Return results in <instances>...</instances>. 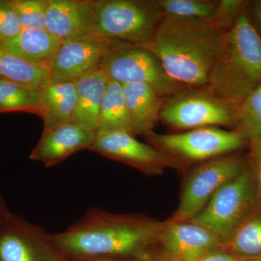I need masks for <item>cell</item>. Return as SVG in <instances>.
Returning a JSON list of instances; mask_svg holds the SVG:
<instances>
[{
  "label": "cell",
  "instance_id": "obj_9",
  "mask_svg": "<svg viewBox=\"0 0 261 261\" xmlns=\"http://www.w3.org/2000/svg\"><path fill=\"white\" fill-rule=\"evenodd\" d=\"M238 116V106L222 100L202 87L166 97L160 120L173 129L216 126L234 128Z\"/></svg>",
  "mask_w": 261,
  "mask_h": 261
},
{
  "label": "cell",
  "instance_id": "obj_5",
  "mask_svg": "<svg viewBox=\"0 0 261 261\" xmlns=\"http://www.w3.org/2000/svg\"><path fill=\"white\" fill-rule=\"evenodd\" d=\"M149 145L159 149L181 169L186 165L209 160L246 148L248 142L238 132L218 127H202L178 134L152 132L144 136Z\"/></svg>",
  "mask_w": 261,
  "mask_h": 261
},
{
  "label": "cell",
  "instance_id": "obj_6",
  "mask_svg": "<svg viewBox=\"0 0 261 261\" xmlns=\"http://www.w3.org/2000/svg\"><path fill=\"white\" fill-rule=\"evenodd\" d=\"M257 205L255 179L247 162L243 171L221 187L191 221L214 233L224 247Z\"/></svg>",
  "mask_w": 261,
  "mask_h": 261
},
{
  "label": "cell",
  "instance_id": "obj_25",
  "mask_svg": "<svg viewBox=\"0 0 261 261\" xmlns=\"http://www.w3.org/2000/svg\"><path fill=\"white\" fill-rule=\"evenodd\" d=\"M164 14L199 18L210 20L214 14L217 2L205 0H159Z\"/></svg>",
  "mask_w": 261,
  "mask_h": 261
},
{
  "label": "cell",
  "instance_id": "obj_30",
  "mask_svg": "<svg viewBox=\"0 0 261 261\" xmlns=\"http://www.w3.org/2000/svg\"><path fill=\"white\" fill-rule=\"evenodd\" d=\"M241 258L231 255L229 252L226 251L224 248L219 249L211 253L207 254L196 261H240Z\"/></svg>",
  "mask_w": 261,
  "mask_h": 261
},
{
  "label": "cell",
  "instance_id": "obj_16",
  "mask_svg": "<svg viewBox=\"0 0 261 261\" xmlns=\"http://www.w3.org/2000/svg\"><path fill=\"white\" fill-rule=\"evenodd\" d=\"M40 114L44 130L72 121L76 104L75 82L49 80L39 89Z\"/></svg>",
  "mask_w": 261,
  "mask_h": 261
},
{
  "label": "cell",
  "instance_id": "obj_1",
  "mask_svg": "<svg viewBox=\"0 0 261 261\" xmlns=\"http://www.w3.org/2000/svg\"><path fill=\"white\" fill-rule=\"evenodd\" d=\"M164 222L143 215L94 208L63 232L50 234V238L64 257L139 260L157 241Z\"/></svg>",
  "mask_w": 261,
  "mask_h": 261
},
{
  "label": "cell",
  "instance_id": "obj_13",
  "mask_svg": "<svg viewBox=\"0 0 261 261\" xmlns=\"http://www.w3.org/2000/svg\"><path fill=\"white\" fill-rule=\"evenodd\" d=\"M116 41L98 36L62 42L49 65V80L76 82L100 69Z\"/></svg>",
  "mask_w": 261,
  "mask_h": 261
},
{
  "label": "cell",
  "instance_id": "obj_7",
  "mask_svg": "<svg viewBox=\"0 0 261 261\" xmlns=\"http://www.w3.org/2000/svg\"><path fill=\"white\" fill-rule=\"evenodd\" d=\"M247 154L233 152L201 163L187 174L179 204L171 221H191L205 208L213 196L238 176L247 166Z\"/></svg>",
  "mask_w": 261,
  "mask_h": 261
},
{
  "label": "cell",
  "instance_id": "obj_29",
  "mask_svg": "<svg viewBox=\"0 0 261 261\" xmlns=\"http://www.w3.org/2000/svg\"><path fill=\"white\" fill-rule=\"evenodd\" d=\"M247 159L256 187L257 205L261 206V137L249 141Z\"/></svg>",
  "mask_w": 261,
  "mask_h": 261
},
{
  "label": "cell",
  "instance_id": "obj_33",
  "mask_svg": "<svg viewBox=\"0 0 261 261\" xmlns=\"http://www.w3.org/2000/svg\"><path fill=\"white\" fill-rule=\"evenodd\" d=\"M90 261H139V260H134V259L104 258V259H98V260H90Z\"/></svg>",
  "mask_w": 261,
  "mask_h": 261
},
{
  "label": "cell",
  "instance_id": "obj_31",
  "mask_svg": "<svg viewBox=\"0 0 261 261\" xmlns=\"http://www.w3.org/2000/svg\"><path fill=\"white\" fill-rule=\"evenodd\" d=\"M10 211L8 210L5 203V200L3 199V196L0 193V217L3 219H6L10 214Z\"/></svg>",
  "mask_w": 261,
  "mask_h": 261
},
{
  "label": "cell",
  "instance_id": "obj_2",
  "mask_svg": "<svg viewBox=\"0 0 261 261\" xmlns=\"http://www.w3.org/2000/svg\"><path fill=\"white\" fill-rule=\"evenodd\" d=\"M224 32L208 20L165 14L145 48L168 75L190 88L207 86Z\"/></svg>",
  "mask_w": 261,
  "mask_h": 261
},
{
  "label": "cell",
  "instance_id": "obj_4",
  "mask_svg": "<svg viewBox=\"0 0 261 261\" xmlns=\"http://www.w3.org/2000/svg\"><path fill=\"white\" fill-rule=\"evenodd\" d=\"M95 23L94 36L145 47L164 13L157 1L91 0Z\"/></svg>",
  "mask_w": 261,
  "mask_h": 261
},
{
  "label": "cell",
  "instance_id": "obj_22",
  "mask_svg": "<svg viewBox=\"0 0 261 261\" xmlns=\"http://www.w3.org/2000/svg\"><path fill=\"white\" fill-rule=\"evenodd\" d=\"M223 248L239 258L261 257V206L257 205Z\"/></svg>",
  "mask_w": 261,
  "mask_h": 261
},
{
  "label": "cell",
  "instance_id": "obj_14",
  "mask_svg": "<svg viewBox=\"0 0 261 261\" xmlns=\"http://www.w3.org/2000/svg\"><path fill=\"white\" fill-rule=\"evenodd\" d=\"M96 135V132L72 121L53 129L44 130L29 159L43 163L46 167H53L75 152L90 148Z\"/></svg>",
  "mask_w": 261,
  "mask_h": 261
},
{
  "label": "cell",
  "instance_id": "obj_35",
  "mask_svg": "<svg viewBox=\"0 0 261 261\" xmlns=\"http://www.w3.org/2000/svg\"><path fill=\"white\" fill-rule=\"evenodd\" d=\"M240 261H261V257H254V258L242 259Z\"/></svg>",
  "mask_w": 261,
  "mask_h": 261
},
{
  "label": "cell",
  "instance_id": "obj_20",
  "mask_svg": "<svg viewBox=\"0 0 261 261\" xmlns=\"http://www.w3.org/2000/svg\"><path fill=\"white\" fill-rule=\"evenodd\" d=\"M98 132H124L133 135L123 85L118 82L110 80L103 95L99 108Z\"/></svg>",
  "mask_w": 261,
  "mask_h": 261
},
{
  "label": "cell",
  "instance_id": "obj_17",
  "mask_svg": "<svg viewBox=\"0 0 261 261\" xmlns=\"http://www.w3.org/2000/svg\"><path fill=\"white\" fill-rule=\"evenodd\" d=\"M123 89L133 135L153 132L166 98L143 84H124Z\"/></svg>",
  "mask_w": 261,
  "mask_h": 261
},
{
  "label": "cell",
  "instance_id": "obj_15",
  "mask_svg": "<svg viewBox=\"0 0 261 261\" xmlns=\"http://www.w3.org/2000/svg\"><path fill=\"white\" fill-rule=\"evenodd\" d=\"M45 29L68 42L94 36L95 17L91 0H47Z\"/></svg>",
  "mask_w": 261,
  "mask_h": 261
},
{
  "label": "cell",
  "instance_id": "obj_11",
  "mask_svg": "<svg viewBox=\"0 0 261 261\" xmlns=\"http://www.w3.org/2000/svg\"><path fill=\"white\" fill-rule=\"evenodd\" d=\"M50 233L10 213L0 226V261H61Z\"/></svg>",
  "mask_w": 261,
  "mask_h": 261
},
{
  "label": "cell",
  "instance_id": "obj_34",
  "mask_svg": "<svg viewBox=\"0 0 261 261\" xmlns=\"http://www.w3.org/2000/svg\"><path fill=\"white\" fill-rule=\"evenodd\" d=\"M61 261H90V260H82V259L73 258V257H64V258H63V260H62Z\"/></svg>",
  "mask_w": 261,
  "mask_h": 261
},
{
  "label": "cell",
  "instance_id": "obj_28",
  "mask_svg": "<svg viewBox=\"0 0 261 261\" xmlns=\"http://www.w3.org/2000/svg\"><path fill=\"white\" fill-rule=\"evenodd\" d=\"M21 30L11 0H0V43L16 37Z\"/></svg>",
  "mask_w": 261,
  "mask_h": 261
},
{
  "label": "cell",
  "instance_id": "obj_32",
  "mask_svg": "<svg viewBox=\"0 0 261 261\" xmlns=\"http://www.w3.org/2000/svg\"><path fill=\"white\" fill-rule=\"evenodd\" d=\"M254 15H255V19L257 25L260 27L261 30V1L257 2L254 7Z\"/></svg>",
  "mask_w": 261,
  "mask_h": 261
},
{
  "label": "cell",
  "instance_id": "obj_12",
  "mask_svg": "<svg viewBox=\"0 0 261 261\" xmlns=\"http://www.w3.org/2000/svg\"><path fill=\"white\" fill-rule=\"evenodd\" d=\"M89 150L127 166L148 176L162 175L168 168H178L172 160L128 132H97Z\"/></svg>",
  "mask_w": 261,
  "mask_h": 261
},
{
  "label": "cell",
  "instance_id": "obj_36",
  "mask_svg": "<svg viewBox=\"0 0 261 261\" xmlns=\"http://www.w3.org/2000/svg\"><path fill=\"white\" fill-rule=\"evenodd\" d=\"M3 221H4V219H3L1 217H0V226H1L2 223L3 222Z\"/></svg>",
  "mask_w": 261,
  "mask_h": 261
},
{
  "label": "cell",
  "instance_id": "obj_18",
  "mask_svg": "<svg viewBox=\"0 0 261 261\" xmlns=\"http://www.w3.org/2000/svg\"><path fill=\"white\" fill-rule=\"evenodd\" d=\"M62 42L45 29H22L16 37L0 43V48L30 63L49 67Z\"/></svg>",
  "mask_w": 261,
  "mask_h": 261
},
{
  "label": "cell",
  "instance_id": "obj_24",
  "mask_svg": "<svg viewBox=\"0 0 261 261\" xmlns=\"http://www.w3.org/2000/svg\"><path fill=\"white\" fill-rule=\"evenodd\" d=\"M233 130L247 142L261 137V84L239 105Z\"/></svg>",
  "mask_w": 261,
  "mask_h": 261
},
{
  "label": "cell",
  "instance_id": "obj_27",
  "mask_svg": "<svg viewBox=\"0 0 261 261\" xmlns=\"http://www.w3.org/2000/svg\"><path fill=\"white\" fill-rule=\"evenodd\" d=\"M249 2L243 0H221L217 2L216 10L209 21L222 32L234 25L238 18L245 12Z\"/></svg>",
  "mask_w": 261,
  "mask_h": 261
},
{
  "label": "cell",
  "instance_id": "obj_26",
  "mask_svg": "<svg viewBox=\"0 0 261 261\" xmlns=\"http://www.w3.org/2000/svg\"><path fill=\"white\" fill-rule=\"evenodd\" d=\"M22 29H45L47 0H11Z\"/></svg>",
  "mask_w": 261,
  "mask_h": 261
},
{
  "label": "cell",
  "instance_id": "obj_21",
  "mask_svg": "<svg viewBox=\"0 0 261 261\" xmlns=\"http://www.w3.org/2000/svg\"><path fill=\"white\" fill-rule=\"evenodd\" d=\"M0 79L39 89L50 79L47 65L34 64L0 48Z\"/></svg>",
  "mask_w": 261,
  "mask_h": 261
},
{
  "label": "cell",
  "instance_id": "obj_8",
  "mask_svg": "<svg viewBox=\"0 0 261 261\" xmlns=\"http://www.w3.org/2000/svg\"><path fill=\"white\" fill-rule=\"evenodd\" d=\"M100 69L111 81L124 84H143L163 97L184 92L187 87L171 79L157 57L145 47L116 42Z\"/></svg>",
  "mask_w": 261,
  "mask_h": 261
},
{
  "label": "cell",
  "instance_id": "obj_3",
  "mask_svg": "<svg viewBox=\"0 0 261 261\" xmlns=\"http://www.w3.org/2000/svg\"><path fill=\"white\" fill-rule=\"evenodd\" d=\"M261 84V36L246 12L224 32L206 88L239 106Z\"/></svg>",
  "mask_w": 261,
  "mask_h": 261
},
{
  "label": "cell",
  "instance_id": "obj_10",
  "mask_svg": "<svg viewBox=\"0 0 261 261\" xmlns=\"http://www.w3.org/2000/svg\"><path fill=\"white\" fill-rule=\"evenodd\" d=\"M222 247L221 240L203 226L169 219L153 246L139 261H196Z\"/></svg>",
  "mask_w": 261,
  "mask_h": 261
},
{
  "label": "cell",
  "instance_id": "obj_23",
  "mask_svg": "<svg viewBox=\"0 0 261 261\" xmlns=\"http://www.w3.org/2000/svg\"><path fill=\"white\" fill-rule=\"evenodd\" d=\"M25 112L40 114L39 89L0 79V114Z\"/></svg>",
  "mask_w": 261,
  "mask_h": 261
},
{
  "label": "cell",
  "instance_id": "obj_19",
  "mask_svg": "<svg viewBox=\"0 0 261 261\" xmlns=\"http://www.w3.org/2000/svg\"><path fill=\"white\" fill-rule=\"evenodd\" d=\"M109 82L101 69L75 82L76 104L72 122L97 133L99 108Z\"/></svg>",
  "mask_w": 261,
  "mask_h": 261
}]
</instances>
